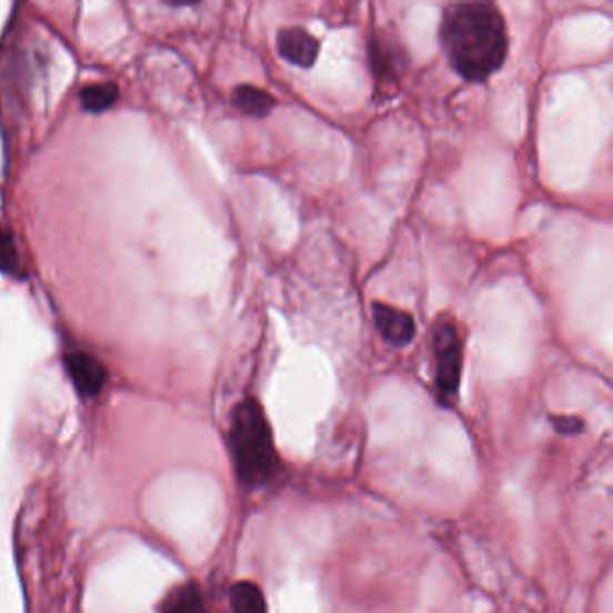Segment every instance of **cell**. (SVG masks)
I'll return each mask as SVG.
<instances>
[{
  "mask_svg": "<svg viewBox=\"0 0 613 613\" xmlns=\"http://www.w3.org/2000/svg\"><path fill=\"white\" fill-rule=\"evenodd\" d=\"M159 613H202V595H200L199 586L193 583L177 586L165 597Z\"/></svg>",
  "mask_w": 613,
  "mask_h": 613,
  "instance_id": "10",
  "label": "cell"
},
{
  "mask_svg": "<svg viewBox=\"0 0 613 613\" xmlns=\"http://www.w3.org/2000/svg\"><path fill=\"white\" fill-rule=\"evenodd\" d=\"M551 423L552 429L562 435L580 434L583 426H585V423L576 415H551Z\"/></svg>",
  "mask_w": 613,
  "mask_h": 613,
  "instance_id": "13",
  "label": "cell"
},
{
  "mask_svg": "<svg viewBox=\"0 0 613 613\" xmlns=\"http://www.w3.org/2000/svg\"><path fill=\"white\" fill-rule=\"evenodd\" d=\"M434 348V385L439 405H458L459 388L463 378L464 340L458 322L439 316L432 335Z\"/></svg>",
  "mask_w": 613,
  "mask_h": 613,
  "instance_id": "3",
  "label": "cell"
},
{
  "mask_svg": "<svg viewBox=\"0 0 613 613\" xmlns=\"http://www.w3.org/2000/svg\"><path fill=\"white\" fill-rule=\"evenodd\" d=\"M439 42L453 71L482 83L501 71L510 52L504 14L490 2H458L444 8Z\"/></svg>",
  "mask_w": 613,
  "mask_h": 613,
  "instance_id": "1",
  "label": "cell"
},
{
  "mask_svg": "<svg viewBox=\"0 0 613 613\" xmlns=\"http://www.w3.org/2000/svg\"><path fill=\"white\" fill-rule=\"evenodd\" d=\"M371 310L374 325L388 344L396 348L411 344L415 335V322L411 313L380 301L373 302Z\"/></svg>",
  "mask_w": 613,
  "mask_h": 613,
  "instance_id": "6",
  "label": "cell"
},
{
  "mask_svg": "<svg viewBox=\"0 0 613 613\" xmlns=\"http://www.w3.org/2000/svg\"><path fill=\"white\" fill-rule=\"evenodd\" d=\"M368 58L378 86H396L400 76L403 74L406 54L394 34L385 29L374 31L368 42Z\"/></svg>",
  "mask_w": 613,
  "mask_h": 613,
  "instance_id": "4",
  "label": "cell"
},
{
  "mask_svg": "<svg viewBox=\"0 0 613 613\" xmlns=\"http://www.w3.org/2000/svg\"><path fill=\"white\" fill-rule=\"evenodd\" d=\"M67 374L81 396L94 398L103 391L109 380L107 368L94 354L74 350L63 356Z\"/></svg>",
  "mask_w": 613,
  "mask_h": 613,
  "instance_id": "5",
  "label": "cell"
},
{
  "mask_svg": "<svg viewBox=\"0 0 613 613\" xmlns=\"http://www.w3.org/2000/svg\"><path fill=\"white\" fill-rule=\"evenodd\" d=\"M229 450L238 481L247 490L269 486L281 473V459L263 405L255 398L240 401L231 414Z\"/></svg>",
  "mask_w": 613,
  "mask_h": 613,
  "instance_id": "2",
  "label": "cell"
},
{
  "mask_svg": "<svg viewBox=\"0 0 613 613\" xmlns=\"http://www.w3.org/2000/svg\"><path fill=\"white\" fill-rule=\"evenodd\" d=\"M232 613H267V600L252 581H238L231 589Z\"/></svg>",
  "mask_w": 613,
  "mask_h": 613,
  "instance_id": "9",
  "label": "cell"
},
{
  "mask_svg": "<svg viewBox=\"0 0 613 613\" xmlns=\"http://www.w3.org/2000/svg\"><path fill=\"white\" fill-rule=\"evenodd\" d=\"M232 104L251 118H267L275 109L274 96L255 86H240L232 92Z\"/></svg>",
  "mask_w": 613,
  "mask_h": 613,
  "instance_id": "8",
  "label": "cell"
},
{
  "mask_svg": "<svg viewBox=\"0 0 613 613\" xmlns=\"http://www.w3.org/2000/svg\"><path fill=\"white\" fill-rule=\"evenodd\" d=\"M119 98V87L110 81L104 83H90L81 90L80 100L83 109L89 112L100 113L109 110Z\"/></svg>",
  "mask_w": 613,
  "mask_h": 613,
  "instance_id": "11",
  "label": "cell"
},
{
  "mask_svg": "<svg viewBox=\"0 0 613 613\" xmlns=\"http://www.w3.org/2000/svg\"><path fill=\"white\" fill-rule=\"evenodd\" d=\"M0 274L20 275V255L17 251L13 234L8 231V227L0 223Z\"/></svg>",
  "mask_w": 613,
  "mask_h": 613,
  "instance_id": "12",
  "label": "cell"
},
{
  "mask_svg": "<svg viewBox=\"0 0 613 613\" xmlns=\"http://www.w3.org/2000/svg\"><path fill=\"white\" fill-rule=\"evenodd\" d=\"M275 46L283 60L302 69H310L321 52L319 40L312 33H308L306 29L298 26L281 29L275 38Z\"/></svg>",
  "mask_w": 613,
  "mask_h": 613,
  "instance_id": "7",
  "label": "cell"
}]
</instances>
